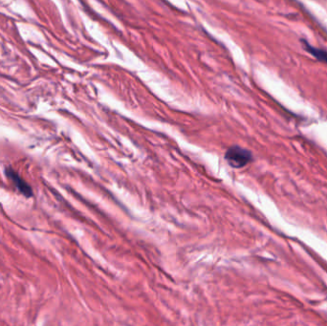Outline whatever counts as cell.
<instances>
[{"label": "cell", "mask_w": 327, "mask_h": 326, "mask_svg": "<svg viewBox=\"0 0 327 326\" xmlns=\"http://www.w3.org/2000/svg\"><path fill=\"white\" fill-rule=\"evenodd\" d=\"M226 162L234 169H240L247 166L253 160L252 152L238 146H231L225 153Z\"/></svg>", "instance_id": "cell-1"}, {"label": "cell", "mask_w": 327, "mask_h": 326, "mask_svg": "<svg viewBox=\"0 0 327 326\" xmlns=\"http://www.w3.org/2000/svg\"><path fill=\"white\" fill-rule=\"evenodd\" d=\"M303 44H304V47H305V50H306L310 55L314 56L316 59H318L319 61L321 62H324V63H327V50H324L322 48H317V47H314V46L309 44L306 40L303 39L302 40Z\"/></svg>", "instance_id": "cell-2"}, {"label": "cell", "mask_w": 327, "mask_h": 326, "mask_svg": "<svg viewBox=\"0 0 327 326\" xmlns=\"http://www.w3.org/2000/svg\"><path fill=\"white\" fill-rule=\"evenodd\" d=\"M9 177L11 178V180L14 182L15 186L17 187V189L19 191L22 192L23 194H25L26 196H31L32 195V191H31V188L24 182V181L13 171V170H11V169H8L7 171Z\"/></svg>", "instance_id": "cell-3"}]
</instances>
